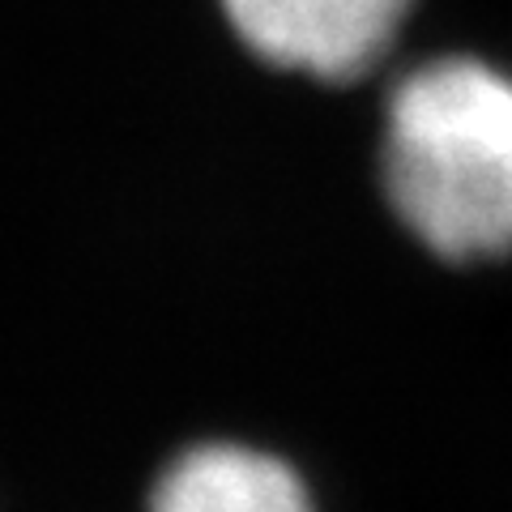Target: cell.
Instances as JSON below:
<instances>
[{
    "label": "cell",
    "mask_w": 512,
    "mask_h": 512,
    "mask_svg": "<svg viewBox=\"0 0 512 512\" xmlns=\"http://www.w3.org/2000/svg\"><path fill=\"white\" fill-rule=\"evenodd\" d=\"M150 512H316L282 457L248 444H197L158 478Z\"/></svg>",
    "instance_id": "obj_3"
},
{
    "label": "cell",
    "mask_w": 512,
    "mask_h": 512,
    "mask_svg": "<svg viewBox=\"0 0 512 512\" xmlns=\"http://www.w3.org/2000/svg\"><path fill=\"white\" fill-rule=\"evenodd\" d=\"M222 9L261 60L350 82L393 47L410 0H222Z\"/></svg>",
    "instance_id": "obj_2"
},
{
    "label": "cell",
    "mask_w": 512,
    "mask_h": 512,
    "mask_svg": "<svg viewBox=\"0 0 512 512\" xmlns=\"http://www.w3.org/2000/svg\"><path fill=\"white\" fill-rule=\"evenodd\" d=\"M384 197L440 261L512 252V77L470 56L419 64L389 94Z\"/></svg>",
    "instance_id": "obj_1"
}]
</instances>
